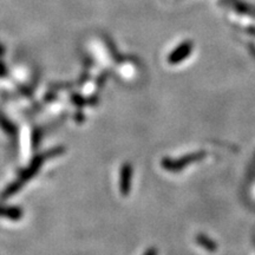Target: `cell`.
<instances>
[{"mask_svg":"<svg viewBox=\"0 0 255 255\" xmlns=\"http://www.w3.org/2000/svg\"><path fill=\"white\" fill-rule=\"evenodd\" d=\"M131 176H133V168L130 164H124L121 170V180H119V188L123 195H128L131 188Z\"/></svg>","mask_w":255,"mask_h":255,"instance_id":"obj_2","label":"cell"},{"mask_svg":"<svg viewBox=\"0 0 255 255\" xmlns=\"http://www.w3.org/2000/svg\"><path fill=\"white\" fill-rule=\"evenodd\" d=\"M207 156V154L204 151H198L193 152V154L184 155V156L176 158V160H171V158H163L161 166L163 167L167 171H181V170L186 168V167L190 166V164L200 162L201 160H203Z\"/></svg>","mask_w":255,"mask_h":255,"instance_id":"obj_1","label":"cell"},{"mask_svg":"<svg viewBox=\"0 0 255 255\" xmlns=\"http://www.w3.org/2000/svg\"><path fill=\"white\" fill-rule=\"evenodd\" d=\"M39 163H40V160H39V162H36V163L33 164V168H32V170H37V164H39ZM32 174H33V171H28V174H26L25 176H24V180H28V177L31 176Z\"/></svg>","mask_w":255,"mask_h":255,"instance_id":"obj_5","label":"cell"},{"mask_svg":"<svg viewBox=\"0 0 255 255\" xmlns=\"http://www.w3.org/2000/svg\"><path fill=\"white\" fill-rule=\"evenodd\" d=\"M195 241L200 247L206 249L207 252H215L218 249V245L214 241L213 239H210L209 236H207L206 234H198L195 236Z\"/></svg>","mask_w":255,"mask_h":255,"instance_id":"obj_4","label":"cell"},{"mask_svg":"<svg viewBox=\"0 0 255 255\" xmlns=\"http://www.w3.org/2000/svg\"><path fill=\"white\" fill-rule=\"evenodd\" d=\"M192 51V45L190 44H183L180 48L175 50L171 55L169 56V61L171 64H176L178 61L183 60Z\"/></svg>","mask_w":255,"mask_h":255,"instance_id":"obj_3","label":"cell"},{"mask_svg":"<svg viewBox=\"0 0 255 255\" xmlns=\"http://www.w3.org/2000/svg\"><path fill=\"white\" fill-rule=\"evenodd\" d=\"M144 255H157V249L154 248V247L149 248L148 251H146L144 253Z\"/></svg>","mask_w":255,"mask_h":255,"instance_id":"obj_6","label":"cell"}]
</instances>
